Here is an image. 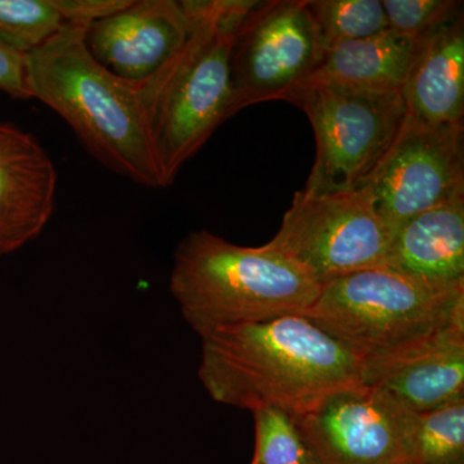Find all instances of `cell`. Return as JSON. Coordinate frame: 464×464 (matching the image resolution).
<instances>
[{
	"label": "cell",
	"instance_id": "cell-1",
	"mask_svg": "<svg viewBox=\"0 0 464 464\" xmlns=\"http://www.w3.org/2000/svg\"><path fill=\"white\" fill-rule=\"evenodd\" d=\"M198 375L219 404L292 417L362 383V362L304 315L219 329L201 338Z\"/></svg>",
	"mask_w": 464,
	"mask_h": 464
},
{
	"label": "cell",
	"instance_id": "cell-2",
	"mask_svg": "<svg viewBox=\"0 0 464 464\" xmlns=\"http://www.w3.org/2000/svg\"><path fill=\"white\" fill-rule=\"evenodd\" d=\"M84 32L83 25L66 24L25 54L30 97L61 116L110 170L146 188H161L141 84L100 63Z\"/></svg>",
	"mask_w": 464,
	"mask_h": 464
},
{
	"label": "cell",
	"instance_id": "cell-3",
	"mask_svg": "<svg viewBox=\"0 0 464 464\" xmlns=\"http://www.w3.org/2000/svg\"><path fill=\"white\" fill-rule=\"evenodd\" d=\"M256 0H185L191 29L179 53L140 82L161 188L230 119L231 53Z\"/></svg>",
	"mask_w": 464,
	"mask_h": 464
},
{
	"label": "cell",
	"instance_id": "cell-4",
	"mask_svg": "<svg viewBox=\"0 0 464 464\" xmlns=\"http://www.w3.org/2000/svg\"><path fill=\"white\" fill-rule=\"evenodd\" d=\"M320 289L266 244L240 246L206 230L179 241L169 279L183 319L200 338L241 324L306 315Z\"/></svg>",
	"mask_w": 464,
	"mask_h": 464
},
{
	"label": "cell",
	"instance_id": "cell-5",
	"mask_svg": "<svg viewBox=\"0 0 464 464\" xmlns=\"http://www.w3.org/2000/svg\"><path fill=\"white\" fill-rule=\"evenodd\" d=\"M304 316L365 362L464 322V283L441 285L387 266L368 268L324 284Z\"/></svg>",
	"mask_w": 464,
	"mask_h": 464
},
{
	"label": "cell",
	"instance_id": "cell-6",
	"mask_svg": "<svg viewBox=\"0 0 464 464\" xmlns=\"http://www.w3.org/2000/svg\"><path fill=\"white\" fill-rule=\"evenodd\" d=\"M282 100L307 115L315 134V163L304 188L308 194L364 188L408 116L401 93L298 83Z\"/></svg>",
	"mask_w": 464,
	"mask_h": 464
},
{
	"label": "cell",
	"instance_id": "cell-7",
	"mask_svg": "<svg viewBox=\"0 0 464 464\" xmlns=\"http://www.w3.org/2000/svg\"><path fill=\"white\" fill-rule=\"evenodd\" d=\"M392 231L368 192L298 191L282 226L266 246L310 275L320 286L389 262Z\"/></svg>",
	"mask_w": 464,
	"mask_h": 464
},
{
	"label": "cell",
	"instance_id": "cell-8",
	"mask_svg": "<svg viewBox=\"0 0 464 464\" xmlns=\"http://www.w3.org/2000/svg\"><path fill=\"white\" fill-rule=\"evenodd\" d=\"M362 188L392 234L420 213L464 199V124L429 125L406 116Z\"/></svg>",
	"mask_w": 464,
	"mask_h": 464
},
{
	"label": "cell",
	"instance_id": "cell-9",
	"mask_svg": "<svg viewBox=\"0 0 464 464\" xmlns=\"http://www.w3.org/2000/svg\"><path fill=\"white\" fill-rule=\"evenodd\" d=\"M322 57L319 34L306 0L258 2L241 24L231 53L228 116L282 100Z\"/></svg>",
	"mask_w": 464,
	"mask_h": 464
},
{
	"label": "cell",
	"instance_id": "cell-10",
	"mask_svg": "<svg viewBox=\"0 0 464 464\" xmlns=\"http://www.w3.org/2000/svg\"><path fill=\"white\" fill-rule=\"evenodd\" d=\"M411 414L362 383L293 418L322 464H409Z\"/></svg>",
	"mask_w": 464,
	"mask_h": 464
},
{
	"label": "cell",
	"instance_id": "cell-11",
	"mask_svg": "<svg viewBox=\"0 0 464 464\" xmlns=\"http://www.w3.org/2000/svg\"><path fill=\"white\" fill-rule=\"evenodd\" d=\"M185 0H130L111 16L85 26L88 50L106 69L142 82L160 72L188 41Z\"/></svg>",
	"mask_w": 464,
	"mask_h": 464
},
{
	"label": "cell",
	"instance_id": "cell-12",
	"mask_svg": "<svg viewBox=\"0 0 464 464\" xmlns=\"http://www.w3.org/2000/svg\"><path fill=\"white\" fill-rule=\"evenodd\" d=\"M362 384L381 390L414 414L464 399V322L362 362Z\"/></svg>",
	"mask_w": 464,
	"mask_h": 464
},
{
	"label": "cell",
	"instance_id": "cell-13",
	"mask_svg": "<svg viewBox=\"0 0 464 464\" xmlns=\"http://www.w3.org/2000/svg\"><path fill=\"white\" fill-rule=\"evenodd\" d=\"M57 170L41 142L0 121V257L32 243L56 208Z\"/></svg>",
	"mask_w": 464,
	"mask_h": 464
},
{
	"label": "cell",
	"instance_id": "cell-14",
	"mask_svg": "<svg viewBox=\"0 0 464 464\" xmlns=\"http://www.w3.org/2000/svg\"><path fill=\"white\" fill-rule=\"evenodd\" d=\"M401 94L415 121L464 124L463 14L423 39Z\"/></svg>",
	"mask_w": 464,
	"mask_h": 464
},
{
	"label": "cell",
	"instance_id": "cell-15",
	"mask_svg": "<svg viewBox=\"0 0 464 464\" xmlns=\"http://www.w3.org/2000/svg\"><path fill=\"white\" fill-rule=\"evenodd\" d=\"M387 267L424 282L464 283V199L408 219L391 240Z\"/></svg>",
	"mask_w": 464,
	"mask_h": 464
},
{
	"label": "cell",
	"instance_id": "cell-16",
	"mask_svg": "<svg viewBox=\"0 0 464 464\" xmlns=\"http://www.w3.org/2000/svg\"><path fill=\"white\" fill-rule=\"evenodd\" d=\"M423 39L390 29L372 38L341 43L324 52L313 72L299 83L401 93Z\"/></svg>",
	"mask_w": 464,
	"mask_h": 464
},
{
	"label": "cell",
	"instance_id": "cell-17",
	"mask_svg": "<svg viewBox=\"0 0 464 464\" xmlns=\"http://www.w3.org/2000/svg\"><path fill=\"white\" fill-rule=\"evenodd\" d=\"M409 464H464V399L411 414Z\"/></svg>",
	"mask_w": 464,
	"mask_h": 464
},
{
	"label": "cell",
	"instance_id": "cell-18",
	"mask_svg": "<svg viewBox=\"0 0 464 464\" xmlns=\"http://www.w3.org/2000/svg\"><path fill=\"white\" fill-rule=\"evenodd\" d=\"M306 5L319 34L322 54L341 43L390 30L381 0H306Z\"/></svg>",
	"mask_w": 464,
	"mask_h": 464
},
{
	"label": "cell",
	"instance_id": "cell-19",
	"mask_svg": "<svg viewBox=\"0 0 464 464\" xmlns=\"http://www.w3.org/2000/svg\"><path fill=\"white\" fill-rule=\"evenodd\" d=\"M66 25L57 0H0V44L27 54Z\"/></svg>",
	"mask_w": 464,
	"mask_h": 464
},
{
	"label": "cell",
	"instance_id": "cell-20",
	"mask_svg": "<svg viewBox=\"0 0 464 464\" xmlns=\"http://www.w3.org/2000/svg\"><path fill=\"white\" fill-rule=\"evenodd\" d=\"M252 413L256 422L252 464H322L292 415L275 408Z\"/></svg>",
	"mask_w": 464,
	"mask_h": 464
},
{
	"label": "cell",
	"instance_id": "cell-21",
	"mask_svg": "<svg viewBox=\"0 0 464 464\" xmlns=\"http://www.w3.org/2000/svg\"><path fill=\"white\" fill-rule=\"evenodd\" d=\"M390 29L414 39H423L462 14L457 0H383Z\"/></svg>",
	"mask_w": 464,
	"mask_h": 464
},
{
	"label": "cell",
	"instance_id": "cell-22",
	"mask_svg": "<svg viewBox=\"0 0 464 464\" xmlns=\"http://www.w3.org/2000/svg\"><path fill=\"white\" fill-rule=\"evenodd\" d=\"M130 0H57L66 24L88 26L94 21L111 16L130 5Z\"/></svg>",
	"mask_w": 464,
	"mask_h": 464
},
{
	"label": "cell",
	"instance_id": "cell-23",
	"mask_svg": "<svg viewBox=\"0 0 464 464\" xmlns=\"http://www.w3.org/2000/svg\"><path fill=\"white\" fill-rule=\"evenodd\" d=\"M0 91L12 99L30 100L26 83L25 54L0 44Z\"/></svg>",
	"mask_w": 464,
	"mask_h": 464
}]
</instances>
